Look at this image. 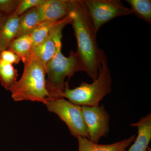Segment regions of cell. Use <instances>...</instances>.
I'll list each match as a JSON object with an SVG mask.
<instances>
[{
  "mask_svg": "<svg viewBox=\"0 0 151 151\" xmlns=\"http://www.w3.org/2000/svg\"><path fill=\"white\" fill-rule=\"evenodd\" d=\"M69 11L72 15V24L77 43L76 51L88 76L93 81L98 74L101 49L97 43V32L82 0H68Z\"/></svg>",
  "mask_w": 151,
  "mask_h": 151,
  "instance_id": "cell-1",
  "label": "cell"
},
{
  "mask_svg": "<svg viewBox=\"0 0 151 151\" xmlns=\"http://www.w3.org/2000/svg\"><path fill=\"white\" fill-rule=\"evenodd\" d=\"M21 78L10 91L14 101H31L45 104L49 94L46 89V69L40 59L32 52L24 63Z\"/></svg>",
  "mask_w": 151,
  "mask_h": 151,
  "instance_id": "cell-2",
  "label": "cell"
},
{
  "mask_svg": "<svg viewBox=\"0 0 151 151\" xmlns=\"http://www.w3.org/2000/svg\"><path fill=\"white\" fill-rule=\"evenodd\" d=\"M112 78L108 67V58L103 50L99 57L98 74L92 84L82 81L79 86L70 89L68 83L62 97L81 106H98L100 101L111 92Z\"/></svg>",
  "mask_w": 151,
  "mask_h": 151,
  "instance_id": "cell-3",
  "label": "cell"
},
{
  "mask_svg": "<svg viewBox=\"0 0 151 151\" xmlns=\"http://www.w3.org/2000/svg\"><path fill=\"white\" fill-rule=\"evenodd\" d=\"M62 42L58 43L55 54L47 64L46 89L49 94L47 101L63 98L62 95L69 79L78 71H84V67L76 52L70 50L66 57L62 52Z\"/></svg>",
  "mask_w": 151,
  "mask_h": 151,
  "instance_id": "cell-4",
  "label": "cell"
},
{
  "mask_svg": "<svg viewBox=\"0 0 151 151\" xmlns=\"http://www.w3.org/2000/svg\"><path fill=\"white\" fill-rule=\"evenodd\" d=\"M44 104L49 112L55 113L66 124L72 136L88 139L82 106L75 105L63 97L49 100Z\"/></svg>",
  "mask_w": 151,
  "mask_h": 151,
  "instance_id": "cell-5",
  "label": "cell"
},
{
  "mask_svg": "<svg viewBox=\"0 0 151 151\" xmlns=\"http://www.w3.org/2000/svg\"><path fill=\"white\" fill-rule=\"evenodd\" d=\"M96 31L111 20L132 14L130 8L125 6L120 0H82Z\"/></svg>",
  "mask_w": 151,
  "mask_h": 151,
  "instance_id": "cell-6",
  "label": "cell"
},
{
  "mask_svg": "<svg viewBox=\"0 0 151 151\" xmlns=\"http://www.w3.org/2000/svg\"><path fill=\"white\" fill-rule=\"evenodd\" d=\"M82 109L88 139L98 143L109 132L110 115L103 105L95 107L82 106Z\"/></svg>",
  "mask_w": 151,
  "mask_h": 151,
  "instance_id": "cell-7",
  "label": "cell"
},
{
  "mask_svg": "<svg viewBox=\"0 0 151 151\" xmlns=\"http://www.w3.org/2000/svg\"><path fill=\"white\" fill-rule=\"evenodd\" d=\"M72 20L70 12L53 26L41 43L32 48L33 53L40 59L45 68L55 54L58 42L62 40L63 29L66 25L70 24Z\"/></svg>",
  "mask_w": 151,
  "mask_h": 151,
  "instance_id": "cell-8",
  "label": "cell"
},
{
  "mask_svg": "<svg viewBox=\"0 0 151 151\" xmlns=\"http://www.w3.org/2000/svg\"><path fill=\"white\" fill-rule=\"evenodd\" d=\"M36 8L37 24L46 21H58L70 13L68 0H45Z\"/></svg>",
  "mask_w": 151,
  "mask_h": 151,
  "instance_id": "cell-9",
  "label": "cell"
},
{
  "mask_svg": "<svg viewBox=\"0 0 151 151\" xmlns=\"http://www.w3.org/2000/svg\"><path fill=\"white\" fill-rule=\"evenodd\" d=\"M78 151H127V149L135 140L134 135L117 142L100 145L86 138L78 137Z\"/></svg>",
  "mask_w": 151,
  "mask_h": 151,
  "instance_id": "cell-10",
  "label": "cell"
},
{
  "mask_svg": "<svg viewBox=\"0 0 151 151\" xmlns=\"http://www.w3.org/2000/svg\"><path fill=\"white\" fill-rule=\"evenodd\" d=\"M137 127L138 135L134 144L127 151H146L151 139V115L149 113L137 123L131 124Z\"/></svg>",
  "mask_w": 151,
  "mask_h": 151,
  "instance_id": "cell-11",
  "label": "cell"
},
{
  "mask_svg": "<svg viewBox=\"0 0 151 151\" xmlns=\"http://www.w3.org/2000/svg\"><path fill=\"white\" fill-rule=\"evenodd\" d=\"M19 17L13 15L4 18L0 24V53L6 50L16 38L18 32Z\"/></svg>",
  "mask_w": 151,
  "mask_h": 151,
  "instance_id": "cell-12",
  "label": "cell"
},
{
  "mask_svg": "<svg viewBox=\"0 0 151 151\" xmlns=\"http://www.w3.org/2000/svg\"><path fill=\"white\" fill-rule=\"evenodd\" d=\"M7 50L17 55L24 63L29 59L32 52V42L30 34L15 38L9 44Z\"/></svg>",
  "mask_w": 151,
  "mask_h": 151,
  "instance_id": "cell-13",
  "label": "cell"
},
{
  "mask_svg": "<svg viewBox=\"0 0 151 151\" xmlns=\"http://www.w3.org/2000/svg\"><path fill=\"white\" fill-rule=\"evenodd\" d=\"M36 7L30 9L19 17L18 32L16 37L30 35L37 24Z\"/></svg>",
  "mask_w": 151,
  "mask_h": 151,
  "instance_id": "cell-14",
  "label": "cell"
},
{
  "mask_svg": "<svg viewBox=\"0 0 151 151\" xmlns=\"http://www.w3.org/2000/svg\"><path fill=\"white\" fill-rule=\"evenodd\" d=\"M17 70L12 64L0 59V82L6 89L10 90L17 81Z\"/></svg>",
  "mask_w": 151,
  "mask_h": 151,
  "instance_id": "cell-15",
  "label": "cell"
},
{
  "mask_svg": "<svg viewBox=\"0 0 151 151\" xmlns=\"http://www.w3.org/2000/svg\"><path fill=\"white\" fill-rule=\"evenodd\" d=\"M132 13L139 18L151 24V0H127Z\"/></svg>",
  "mask_w": 151,
  "mask_h": 151,
  "instance_id": "cell-16",
  "label": "cell"
},
{
  "mask_svg": "<svg viewBox=\"0 0 151 151\" xmlns=\"http://www.w3.org/2000/svg\"><path fill=\"white\" fill-rule=\"evenodd\" d=\"M58 21H46L40 23L36 25L30 34L32 42V48L43 41L49 32Z\"/></svg>",
  "mask_w": 151,
  "mask_h": 151,
  "instance_id": "cell-17",
  "label": "cell"
},
{
  "mask_svg": "<svg viewBox=\"0 0 151 151\" xmlns=\"http://www.w3.org/2000/svg\"><path fill=\"white\" fill-rule=\"evenodd\" d=\"M20 0H0V13L4 16L8 17L14 14Z\"/></svg>",
  "mask_w": 151,
  "mask_h": 151,
  "instance_id": "cell-18",
  "label": "cell"
},
{
  "mask_svg": "<svg viewBox=\"0 0 151 151\" xmlns=\"http://www.w3.org/2000/svg\"><path fill=\"white\" fill-rule=\"evenodd\" d=\"M45 0H20L17 8L14 15L20 16L26 11L42 4Z\"/></svg>",
  "mask_w": 151,
  "mask_h": 151,
  "instance_id": "cell-19",
  "label": "cell"
},
{
  "mask_svg": "<svg viewBox=\"0 0 151 151\" xmlns=\"http://www.w3.org/2000/svg\"><path fill=\"white\" fill-rule=\"evenodd\" d=\"M0 59L12 64H17L21 59L16 54L13 52L6 50L0 53Z\"/></svg>",
  "mask_w": 151,
  "mask_h": 151,
  "instance_id": "cell-20",
  "label": "cell"
},
{
  "mask_svg": "<svg viewBox=\"0 0 151 151\" xmlns=\"http://www.w3.org/2000/svg\"><path fill=\"white\" fill-rule=\"evenodd\" d=\"M4 15H3L2 14H1L0 13V24H1V22L4 19Z\"/></svg>",
  "mask_w": 151,
  "mask_h": 151,
  "instance_id": "cell-21",
  "label": "cell"
},
{
  "mask_svg": "<svg viewBox=\"0 0 151 151\" xmlns=\"http://www.w3.org/2000/svg\"><path fill=\"white\" fill-rule=\"evenodd\" d=\"M146 151H151V150L150 148L148 147L147 148V150Z\"/></svg>",
  "mask_w": 151,
  "mask_h": 151,
  "instance_id": "cell-22",
  "label": "cell"
}]
</instances>
